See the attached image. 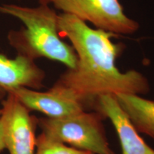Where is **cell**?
Here are the masks:
<instances>
[{"instance_id":"obj_13","label":"cell","mask_w":154,"mask_h":154,"mask_svg":"<svg viewBox=\"0 0 154 154\" xmlns=\"http://www.w3.org/2000/svg\"><path fill=\"white\" fill-rule=\"evenodd\" d=\"M0 114H1V109H0Z\"/></svg>"},{"instance_id":"obj_4","label":"cell","mask_w":154,"mask_h":154,"mask_svg":"<svg viewBox=\"0 0 154 154\" xmlns=\"http://www.w3.org/2000/svg\"><path fill=\"white\" fill-rule=\"evenodd\" d=\"M52 4L62 13L116 35L132 34L139 29L138 23L125 14L119 0H54Z\"/></svg>"},{"instance_id":"obj_8","label":"cell","mask_w":154,"mask_h":154,"mask_svg":"<svg viewBox=\"0 0 154 154\" xmlns=\"http://www.w3.org/2000/svg\"><path fill=\"white\" fill-rule=\"evenodd\" d=\"M94 111H99L111 121L118 136L122 154H154V149L139 136L113 94L98 96Z\"/></svg>"},{"instance_id":"obj_12","label":"cell","mask_w":154,"mask_h":154,"mask_svg":"<svg viewBox=\"0 0 154 154\" xmlns=\"http://www.w3.org/2000/svg\"><path fill=\"white\" fill-rule=\"evenodd\" d=\"M38 4H43V5H50L52 4L54 0H36Z\"/></svg>"},{"instance_id":"obj_3","label":"cell","mask_w":154,"mask_h":154,"mask_svg":"<svg viewBox=\"0 0 154 154\" xmlns=\"http://www.w3.org/2000/svg\"><path fill=\"white\" fill-rule=\"evenodd\" d=\"M99 111H85L61 119L38 118L42 134L75 149L93 154H116L109 145Z\"/></svg>"},{"instance_id":"obj_7","label":"cell","mask_w":154,"mask_h":154,"mask_svg":"<svg viewBox=\"0 0 154 154\" xmlns=\"http://www.w3.org/2000/svg\"><path fill=\"white\" fill-rule=\"evenodd\" d=\"M45 77V72L34 60L18 54L11 58L0 52V103L15 88L42 89Z\"/></svg>"},{"instance_id":"obj_2","label":"cell","mask_w":154,"mask_h":154,"mask_svg":"<svg viewBox=\"0 0 154 154\" xmlns=\"http://www.w3.org/2000/svg\"><path fill=\"white\" fill-rule=\"evenodd\" d=\"M0 13L14 17L24 26L7 34L17 54L35 61L40 58L57 61L69 69L76 68L78 57L74 47L63 42L58 29L57 11L49 5L28 7L14 4L0 5Z\"/></svg>"},{"instance_id":"obj_10","label":"cell","mask_w":154,"mask_h":154,"mask_svg":"<svg viewBox=\"0 0 154 154\" xmlns=\"http://www.w3.org/2000/svg\"><path fill=\"white\" fill-rule=\"evenodd\" d=\"M35 154H93L91 152L82 151L51 139L43 134L36 138Z\"/></svg>"},{"instance_id":"obj_6","label":"cell","mask_w":154,"mask_h":154,"mask_svg":"<svg viewBox=\"0 0 154 154\" xmlns=\"http://www.w3.org/2000/svg\"><path fill=\"white\" fill-rule=\"evenodd\" d=\"M9 93L14 94L30 111H38L48 118H65L90 109L84 100L57 81L46 91L21 87Z\"/></svg>"},{"instance_id":"obj_11","label":"cell","mask_w":154,"mask_h":154,"mask_svg":"<svg viewBox=\"0 0 154 154\" xmlns=\"http://www.w3.org/2000/svg\"><path fill=\"white\" fill-rule=\"evenodd\" d=\"M5 149V143H4L3 134H2V122L0 119V153Z\"/></svg>"},{"instance_id":"obj_5","label":"cell","mask_w":154,"mask_h":154,"mask_svg":"<svg viewBox=\"0 0 154 154\" xmlns=\"http://www.w3.org/2000/svg\"><path fill=\"white\" fill-rule=\"evenodd\" d=\"M0 109L4 143L9 154H35L37 117L11 93L1 102Z\"/></svg>"},{"instance_id":"obj_9","label":"cell","mask_w":154,"mask_h":154,"mask_svg":"<svg viewBox=\"0 0 154 154\" xmlns=\"http://www.w3.org/2000/svg\"><path fill=\"white\" fill-rule=\"evenodd\" d=\"M114 96L136 130L154 139V101L137 94H117Z\"/></svg>"},{"instance_id":"obj_1","label":"cell","mask_w":154,"mask_h":154,"mask_svg":"<svg viewBox=\"0 0 154 154\" xmlns=\"http://www.w3.org/2000/svg\"><path fill=\"white\" fill-rule=\"evenodd\" d=\"M61 36L69 38L78 57L74 69H67L57 80L70 88L94 110L96 99L103 94L144 95L150 91L149 80L136 70L121 72L116 65L125 46L111 41L116 34L92 29L74 15L58 17Z\"/></svg>"}]
</instances>
